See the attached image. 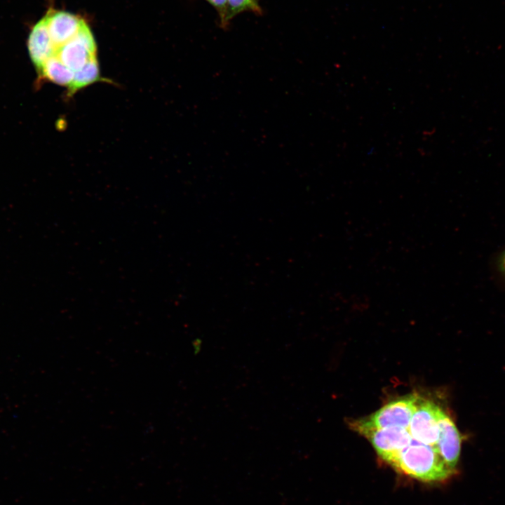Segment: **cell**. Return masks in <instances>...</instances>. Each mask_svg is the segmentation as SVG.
<instances>
[{
    "label": "cell",
    "mask_w": 505,
    "mask_h": 505,
    "mask_svg": "<svg viewBox=\"0 0 505 505\" xmlns=\"http://www.w3.org/2000/svg\"><path fill=\"white\" fill-rule=\"evenodd\" d=\"M390 466L400 473L425 483L443 482L454 473L446 465L436 447L413 438Z\"/></svg>",
    "instance_id": "obj_1"
},
{
    "label": "cell",
    "mask_w": 505,
    "mask_h": 505,
    "mask_svg": "<svg viewBox=\"0 0 505 505\" xmlns=\"http://www.w3.org/2000/svg\"><path fill=\"white\" fill-rule=\"evenodd\" d=\"M419 397L414 393L393 400L370 416L353 421L350 426L356 432L387 427L408 429Z\"/></svg>",
    "instance_id": "obj_2"
},
{
    "label": "cell",
    "mask_w": 505,
    "mask_h": 505,
    "mask_svg": "<svg viewBox=\"0 0 505 505\" xmlns=\"http://www.w3.org/2000/svg\"><path fill=\"white\" fill-rule=\"evenodd\" d=\"M358 433L369 440L377 455L389 465L412 440L408 429L400 427L364 429Z\"/></svg>",
    "instance_id": "obj_3"
},
{
    "label": "cell",
    "mask_w": 505,
    "mask_h": 505,
    "mask_svg": "<svg viewBox=\"0 0 505 505\" xmlns=\"http://www.w3.org/2000/svg\"><path fill=\"white\" fill-rule=\"evenodd\" d=\"M439 409L432 400L419 397L408 427L414 440L436 447L439 438Z\"/></svg>",
    "instance_id": "obj_4"
},
{
    "label": "cell",
    "mask_w": 505,
    "mask_h": 505,
    "mask_svg": "<svg viewBox=\"0 0 505 505\" xmlns=\"http://www.w3.org/2000/svg\"><path fill=\"white\" fill-rule=\"evenodd\" d=\"M96 53L95 39L86 24L74 38L58 48L55 55L74 72L97 58Z\"/></svg>",
    "instance_id": "obj_5"
},
{
    "label": "cell",
    "mask_w": 505,
    "mask_h": 505,
    "mask_svg": "<svg viewBox=\"0 0 505 505\" xmlns=\"http://www.w3.org/2000/svg\"><path fill=\"white\" fill-rule=\"evenodd\" d=\"M439 438L436 449L446 465L454 472L457 466L462 446L461 435L451 417L440 408Z\"/></svg>",
    "instance_id": "obj_6"
},
{
    "label": "cell",
    "mask_w": 505,
    "mask_h": 505,
    "mask_svg": "<svg viewBox=\"0 0 505 505\" xmlns=\"http://www.w3.org/2000/svg\"><path fill=\"white\" fill-rule=\"evenodd\" d=\"M43 18L56 49L74 38L86 24L77 15L52 8L49 9Z\"/></svg>",
    "instance_id": "obj_7"
},
{
    "label": "cell",
    "mask_w": 505,
    "mask_h": 505,
    "mask_svg": "<svg viewBox=\"0 0 505 505\" xmlns=\"http://www.w3.org/2000/svg\"><path fill=\"white\" fill-rule=\"evenodd\" d=\"M29 58L38 74L45 62L55 53L44 18L38 21L31 29L27 39Z\"/></svg>",
    "instance_id": "obj_8"
},
{
    "label": "cell",
    "mask_w": 505,
    "mask_h": 505,
    "mask_svg": "<svg viewBox=\"0 0 505 505\" xmlns=\"http://www.w3.org/2000/svg\"><path fill=\"white\" fill-rule=\"evenodd\" d=\"M97 58L90 60L80 69L74 72L72 83L67 88L68 97L97 81H102Z\"/></svg>",
    "instance_id": "obj_9"
},
{
    "label": "cell",
    "mask_w": 505,
    "mask_h": 505,
    "mask_svg": "<svg viewBox=\"0 0 505 505\" xmlns=\"http://www.w3.org/2000/svg\"><path fill=\"white\" fill-rule=\"evenodd\" d=\"M74 72L65 66L60 59L54 55L44 64L39 77L68 88L72 82Z\"/></svg>",
    "instance_id": "obj_10"
},
{
    "label": "cell",
    "mask_w": 505,
    "mask_h": 505,
    "mask_svg": "<svg viewBox=\"0 0 505 505\" xmlns=\"http://www.w3.org/2000/svg\"><path fill=\"white\" fill-rule=\"evenodd\" d=\"M245 11L261 15L262 9L260 5V0H228L226 17L227 26L228 27L230 21L235 16Z\"/></svg>",
    "instance_id": "obj_11"
},
{
    "label": "cell",
    "mask_w": 505,
    "mask_h": 505,
    "mask_svg": "<svg viewBox=\"0 0 505 505\" xmlns=\"http://www.w3.org/2000/svg\"><path fill=\"white\" fill-rule=\"evenodd\" d=\"M216 10L219 18L220 25L222 28H227L226 17L227 13L228 0H206Z\"/></svg>",
    "instance_id": "obj_12"
},
{
    "label": "cell",
    "mask_w": 505,
    "mask_h": 505,
    "mask_svg": "<svg viewBox=\"0 0 505 505\" xmlns=\"http://www.w3.org/2000/svg\"><path fill=\"white\" fill-rule=\"evenodd\" d=\"M497 265L499 271L505 275V250L500 255Z\"/></svg>",
    "instance_id": "obj_13"
}]
</instances>
